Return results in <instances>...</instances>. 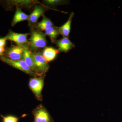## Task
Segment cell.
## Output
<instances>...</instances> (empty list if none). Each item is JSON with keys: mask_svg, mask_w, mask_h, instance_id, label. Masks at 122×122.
Listing matches in <instances>:
<instances>
[{"mask_svg": "<svg viewBox=\"0 0 122 122\" xmlns=\"http://www.w3.org/2000/svg\"><path fill=\"white\" fill-rule=\"evenodd\" d=\"M59 53V51L53 47H46L43 51L42 56L46 62H48L53 61Z\"/></svg>", "mask_w": 122, "mask_h": 122, "instance_id": "cell-12", "label": "cell"}, {"mask_svg": "<svg viewBox=\"0 0 122 122\" xmlns=\"http://www.w3.org/2000/svg\"><path fill=\"white\" fill-rule=\"evenodd\" d=\"M30 37L29 38L28 45L30 50L36 51L45 47L47 45L45 33L32 28Z\"/></svg>", "mask_w": 122, "mask_h": 122, "instance_id": "cell-1", "label": "cell"}, {"mask_svg": "<svg viewBox=\"0 0 122 122\" xmlns=\"http://www.w3.org/2000/svg\"><path fill=\"white\" fill-rule=\"evenodd\" d=\"M22 46L24 51V57L23 60L25 61L26 65L30 68V69L34 72L36 76L42 77V76L38 71L35 67L33 61L31 53L32 52L30 50L28 44H24Z\"/></svg>", "mask_w": 122, "mask_h": 122, "instance_id": "cell-7", "label": "cell"}, {"mask_svg": "<svg viewBox=\"0 0 122 122\" xmlns=\"http://www.w3.org/2000/svg\"><path fill=\"white\" fill-rule=\"evenodd\" d=\"M46 4L50 5H57L65 4L66 1L60 0H46L44 1Z\"/></svg>", "mask_w": 122, "mask_h": 122, "instance_id": "cell-17", "label": "cell"}, {"mask_svg": "<svg viewBox=\"0 0 122 122\" xmlns=\"http://www.w3.org/2000/svg\"><path fill=\"white\" fill-rule=\"evenodd\" d=\"M45 10L41 5H36L34 10L30 15H29L28 20L30 24L36 23L39 18L44 15Z\"/></svg>", "mask_w": 122, "mask_h": 122, "instance_id": "cell-10", "label": "cell"}, {"mask_svg": "<svg viewBox=\"0 0 122 122\" xmlns=\"http://www.w3.org/2000/svg\"><path fill=\"white\" fill-rule=\"evenodd\" d=\"M6 41L4 37L0 38V47H4L6 44Z\"/></svg>", "mask_w": 122, "mask_h": 122, "instance_id": "cell-19", "label": "cell"}, {"mask_svg": "<svg viewBox=\"0 0 122 122\" xmlns=\"http://www.w3.org/2000/svg\"><path fill=\"white\" fill-rule=\"evenodd\" d=\"M74 15L73 12L71 13L67 21L63 25L58 28L59 33L63 36V37L69 38L70 32L71 23Z\"/></svg>", "mask_w": 122, "mask_h": 122, "instance_id": "cell-11", "label": "cell"}, {"mask_svg": "<svg viewBox=\"0 0 122 122\" xmlns=\"http://www.w3.org/2000/svg\"><path fill=\"white\" fill-rule=\"evenodd\" d=\"M5 51L4 47H0V56H2L3 55Z\"/></svg>", "mask_w": 122, "mask_h": 122, "instance_id": "cell-20", "label": "cell"}, {"mask_svg": "<svg viewBox=\"0 0 122 122\" xmlns=\"http://www.w3.org/2000/svg\"><path fill=\"white\" fill-rule=\"evenodd\" d=\"M44 86L43 77H34L30 78V80L29 82L30 88L37 99L40 101L42 100L41 92Z\"/></svg>", "mask_w": 122, "mask_h": 122, "instance_id": "cell-4", "label": "cell"}, {"mask_svg": "<svg viewBox=\"0 0 122 122\" xmlns=\"http://www.w3.org/2000/svg\"><path fill=\"white\" fill-rule=\"evenodd\" d=\"M10 2L12 4L18 6L22 7H31L37 3H38L37 1L30 0H20L11 1Z\"/></svg>", "mask_w": 122, "mask_h": 122, "instance_id": "cell-16", "label": "cell"}, {"mask_svg": "<svg viewBox=\"0 0 122 122\" xmlns=\"http://www.w3.org/2000/svg\"><path fill=\"white\" fill-rule=\"evenodd\" d=\"M8 58L13 60H22L24 57V51L22 46H15L9 48L6 52Z\"/></svg>", "mask_w": 122, "mask_h": 122, "instance_id": "cell-8", "label": "cell"}, {"mask_svg": "<svg viewBox=\"0 0 122 122\" xmlns=\"http://www.w3.org/2000/svg\"><path fill=\"white\" fill-rule=\"evenodd\" d=\"M31 55L35 67L40 74L43 76L48 72L49 68L48 62L39 53L32 52Z\"/></svg>", "mask_w": 122, "mask_h": 122, "instance_id": "cell-3", "label": "cell"}, {"mask_svg": "<svg viewBox=\"0 0 122 122\" xmlns=\"http://www.w3.org/2000/svg\"><path fill=\"white\" fill-rule=\"evenodd\" d=\"M45 34L50 37L52 42L55 43L60 33L58 28L53 26L46 30Z\"/></svg>", "mask_w": 122, "mask_h": 122, "instance_id": "cell-15", "label": "cell"}, {"mask_svg": "<svg viewBox=\"0 0 122 122\" xmlns=\"http://www.w3.org/2000/svg\"><path fill=\"white\" fill-rule=\"evenodd\" d=\"M29 17V15L23 12L20 8L17 7L11 25L12 26H14L18 22L28 20Z\"/></svg>", "mask_w": 122, "mask_h": 122, "instance_id": "cell-13", "label": "cell"}, {"mask_svg": "<svg viewBox=\"0 0 122 122\" xmlns=\"http://www.w3.org/2000/svg\"><path fill=\"white\" fill-rule=\"evenodd\" d=\"M3 118V122H18V118L13 116H1Z\"/></svg>", "mask_w": 122, "mask_h": 122, "instance_id": "cell-18", "label": "cell"}, {"mask_svg": "<svg viewBox=\"0 0 122 122\" xmlns=\"http://www.w3.org/2000/svg\"><path fill=\"white\" fill-rule=\"evenodd\" d=\"M29 34L18 33L12 31H9L4 38L6 40H9L15 42L17 46H21L28 43L27 37Z\"/></svg>", "mask_w": 122, "mask_h": 122, "instance_id": "cell-6", "label": "cell"}, {"mask_svg": "<svg viewBox=\"0 0 122 122\" xmlns=\"http://www.w3.org/2000/svg\"><path fill=\"white\" fill-rule=\"evenodd\" d=\"M55 43L58 47L59 52H67L69 51L75 47L74 44L68 38H63L56 41Z\"/></svg>", "mask_w": 122, "mask_h": 122, "instance_id": "cell-9", "label": "cell"}, {"mask_svg": "<svg viewBox=\"0 0 122 122\" xmlns=\"http://www.w3.org/2000/svg\"><path fill=\"white\" fill-rule=\"evenodd\" d=\"M34 116V122H53L52 118L45 107L39 105L33 112Z\"/></svg>", "mask_w": 122, "mask_h": 122, "instance_id": "cell-5", "label": "cell"}, {"mask_svg": "<svg viewBox=\"0 0 122 122\" xmlns=\"http://www.w3.org/2000/svg\"><path fill=\"white\" fill-rule=\"evenodd\" d=\"M1 61L14 68L20 70L22 72L31 76H36L35 73L26 65L23 59L18 61H13L6 57H0Z\"/></svg>", "mask_w": 122, "mask_h": 122, "instance_id": "cell-2", "label": "cell"}, {"mask_svg": "<svg viewBox=\"0 0 122 122\" xmlns=\"http://www.w3.org/2000/svg\"><path fill=\"white\" fill-rule=\"evenodd\" d=\"M53 25L52 22L49 19L44 16L41 21L38 22L36 25V28L41 31H46L53 26Z\"/></svg>", "mask_w": 122, "mask_h": 122, "instance_id": "cell-14", "label": "cell"}]
</instances>
